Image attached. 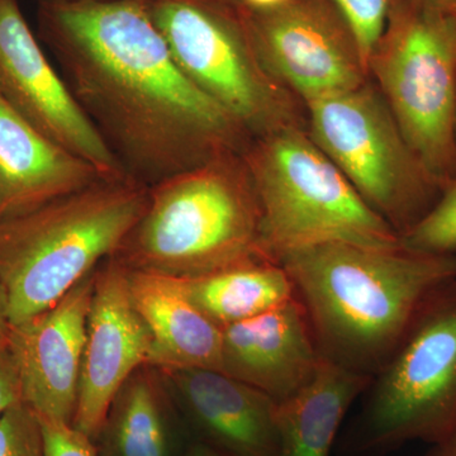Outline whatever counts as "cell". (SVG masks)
Returning a JSON list of instances; mask_svg holds the SVG:
<instances>
[{
	"label": "cell",
	"mask_w": 456,
	"mask_h": 456,
	"mask_svg": "<svg viewBox=\"0 0 456 456\" xmlns=\"http://www.w3.org/2000/svg\"><path fill=\"white\" fill-rule=\"evenodd\" d=\"M37 36L128 178L150 188L250 136L174 61L143 0L37 3Z\"/></svg>",
	"instance_id": "1"
},
{
	"label": "cell",
	"mask_w": 456,
	"mask_h": 456,
	"mask_svg": "<svg viewBox=\"0 0 456 456\" xmlns=\"http://www.w3.org/2000/svg\"><path fill=\"white\" fill-rule=\"evenodd\" d=\"M278 263L310 323L321 358L373 378L397 349L428 296L456 278V255L325 242Z\"/></svg>",
	"instance_id": "2"
},
{
	"label": "cell",
	"mask_w": 456,
	"mask_h": 456,
	"mask_svg": "<svg viewBox=\"0 0 456 456\" xmlns=\"http://www.w3.org/2000/svg\"><path fill=\"white\" fill-rule=\"evenodd\" d=\"M112 257L174 278L270 260L244 155L218 156L150 187L145 211Z\"/></svg>",
	"instance_id": "3"
},
{
	"label": "cell",
	"mask_w": 456,
	"mask_h": 456,
	"mask_svg": "<svg viewBox=\"0 0 456 456\" xmlns=\"http://www.w3.org/2000/svg\"><path fill=\"white\" fill-rule=\"evenodd\" d=\"M147 194L132 179H101L0 220V284L11 325L49 310L114 256L145 211Z\"/></svg>",
	"instance_id": "4"
},
{
	"label": "cell",
	"mask_w": 456,
	"mask_h": 456,
	"mask_svg": "<svg viewBox=\"0 0 456 456\" xmlns=\"http://www.w3.org/2000/svg\"><path fill=\"white\" fill-rule=\"evenodd\" d=\"M456 428V278L422 303L362 395L338 441L341 456H387Z\"/></svg>",
	"instance_id": "5"
},
{
	"label": "cell",
	"mask_w": 456,
	"mask_h": 456,
	"mask_svg": "<svg viewBox=\"0 0 456 456\" xmlns=\"http://www.w3.org/2000/svg\"><path fill=\"white\" fill-rule=\"evenodd\" d=\"M242 155L259 200L261 242L270 260L325 242L374 248L402 244L305 128L256 137Z\"/></svg>",
	"instance_id": "6"
},
{
	"label": "cell",
	"mask_w": 456,
	"mask_h": 456,
	"mask_svg": "<svg viewBox=\"0 0 456 456\" xmlns=\"http://www.w3.org/2000/svg\"><path fill=\"white\" fill-rule=\"evenodd\" d=\"M183 74L250 139L305 128V106L261 65L241 9L228 0H143Z\"/></svg>",
	"instance_id": "7"
},
{
	"label": "cell",
	"mask_w": 456,
	"mask_h": 456,
	"mask_svg": "<svg viewBox=\"0 0 456 456\" xmlns=\"http://www.w3.org/2000/svg\"><path fill=\"white\" fill-rule=\"evenodd\" d=\"M404 139L445 189L456 179V14L398 0L368 62Z\"/></svg>",
	"instance_id": "8"
},
{
	"label": "cell",
	"mask_w": 456,
	"mask_h": 456,
	"mask_svg": "<svg viewBox=\"0 0 456 456\" xmlns=\"http://www.w3.org/2000/svg\"><path fill=\"white\" fill-rule=\"evenodd\" d=\"M305 131L360 197L406 235L439 202L444 188L408 145L373 80L305 104Z\"/></svg>",
	"instance_id": "9"
},
{
	"label": "cell",
	"mask_w": 456,
	"mask_h": 456,
	"mask_svg": "<svg viewBox=\"0 0 456 456\" xmlns=\"http://www.w3.org/2000/svg\"><path fill=\"white\" fill-rule=\"evenodd\" d=\"M241 12L261 65L305 106L369 79L358 42L330 0H283Z\"/></svg>",
	"instance_id": "10"
},
{
	"label": "cell",
	"mask_w": 456,
	"mask_h": 456,
	"mask_svg": "<svg viewBox=\"0 0 456 456\" xmlns=\"http://www.w3.org/2000/svg\"><path fill=\"white\" fill-rule=\"evenodd\" d=\"M0 93L38 131L104 178H128L42 49L18 0H0Z\"/></svg>",
	"instance_id": "11"
},
{
	"label": "cell",
	"mask_w": 456,
	"mask_h": 456,
	"mask_svg": "<svg viewBox=\"0 0 456 456\" xmlns=\"http://www.w3.org/2000/svg\"><path fill=\"white\" fill-rule=\"evenodd\" d=\"M149 330L134 307L128 268L116 257L94 274L74 428L97 441L123 386L149 364Z\"/></svg>",
	"instance_id": "12"
},
{
	"label": "cell",
	"mask_w": 456,
	"mask_h": 456,
	"mask_svg": "<svg viewBox=\"0 0 456 456\" xmlns=\"http://www.w3.org/2000/svg\"><path fill=\"white\" fill-rule=\"evenodd\" d=\"M95 270L49 310L9 329L7 346L25 403L38 416L66 424L73 425L77 413Z\"/></svg>",
	"instance_id": "13"
},
{
	"label": "cell",
	"mask_w": 456,
	"mask_h": 456,
	"mask_svg": "<svg viewBox=\"0 0 456 456\" xmlns=\"http://www.w3.org/2000/svg\"><path fill=\"white\" fill-rule=\"evenodd\" d=\"M322 360L296 298L222 329L221 371L278 404L307 386Z\"/></svg>",
	"instance_id": "14"
},
{
	"label": "cell",
	"mask_w": 456,
	"mask_h": 456,
	"mask_svg": "<svg viewBox=\"0 0 456 456\" xmlns=\"http://www.w3.org/2000/svg\"><path fill=\"white\" fill-rule=\"evenodd\" d=\"M200 444L224 456H279L278 403L224 371H171Z\"/></svg>",
	"instance_id": "15"
},
{
	"label": "cell",
	"mask_w": 456,
	"mask_h": 456,
	"mask_svg": "<svg viewBox=\"0 0 456 456\" xmlns=\"http://www.w3.org/2000/svg\"><path fill=\"white\" fill-rule=\"evenodd\" d=\"M104 178L38 131L0 93V220L23 215Z\"/></svg>",
	"instance_id": "16"
},
{
	"label": "cell",
	"mask_w": 456,
	"mask_h": 456,
	"mask_svg": "<svg viewBox=\"0 0 456 456\" xmlns=\"http://www.w3.org/2000/svg\"><path fill=\"white\" fill-rule=\"evenodd\" d=\"M134 307L149 330V364L171 373L221 371L222 330L189 298L179 278L128 268Z\"/></svg>",
	"instance_id": "17"
},
{
	"label": "cell",
	"mask_w": 456,
	"mask_h": 456,
	"mask_svg": "<svg viewBox=\"0 0 456 456\" xmlns=\"http://www.w3.org/2000/svg\"><path fill=\"white\" fill-rule=\"evenodd\" d=\"M370 380L322 360L307 386L278 404L279 456H330L345 416Z\"/></svg>",
	"instance_id": "18"
},
{
	"label": "cell",
	"mask_w": 456,
	"mask_h": 456,
	"mask_svg": "<svg viewBox=\"0 0 456 456\" xmlns=\"http://www.w3.org/2000/svg\"><path fill=\"white\" fill-rule=\"evenodd\" d=\"M179 279L191 302L221 330L296 298L292 281L277 261H253L203 277Z\"/></svg>",
	"instance_id": "19"
},
{
	"label": "cell",
	"mask_w": 456,
	"mask_h": 456,
	"mask_svg": "<svg viewBox=\"0 0 456 456\" xmlns=\"http://www.w3.org/2000/svg\"><path fill=\"white\" fill-rule=\"evenodd\" d=\"M103 440L104 456H170L171 439L160 397L151 379L136 374L114 399Z\"/></svg>",
	"instance_id": "20"
},
{
	"label": "cell",
	"mask_w": 456,
	"mask_h": 456,
	"mask_svg": "<svg viewBox=\"0 0 456 456\" xmlns=\"http://www.w3.org/2000/svg\"><path fill=\"white\" fill-rule=\"evenodd\" d=\"M401 242L419 253L456 255V179L444 189L424 220L401 237Z\"/></svg>",
	"instance_id": "21"
},
{
	"label": "cell",
	"mask_w": 456,
	"mask_h": 456,
	"mask_svg": "<svg viewBox=\"0 0 456 456\" xmlns=\"http://www.w3.org/2000/svg\"><path fill=\"white\" fill-rule=\"evenodd\" d=\"M349 25L368 68L398 0H330Z\"/></svg>",
	"instance_id": "22"
},
{
	"label": "cell",
	"mask_w": 456,
	"mask_h": 456,
	"mask_svg": "<svg viewBox=\"0 0 456 456\" xmlns=\"http://www.w3.org/2000/svg\"><path fill=\"white\" fill-rule=\"evenodd\" d=\"M0 456H44L40 419L25 402L0 416Z\"/></svg>",
	"instance_id": "23"
},
{
	"label": "cell",
	"mask_w": 456,
	"mask_h": 456,
	"mask_svg": "<svg viewBox=\"0 0 456 456\" xmlns=\"http://www.w3.org/2000/svg\"><path fill=\"white\" fill-rule=\"evenodd\" d=\"M38 416V415H37ZM40 419L44 456H101L94 441L71 424Z\"/></svg>",
	"instance_id": "24"
},
{
	"label": "cell",
	"mask_w": 456,
	"mask_h": 456,
	"mask_svg": "<svg viewBox=\"0 0 456 456\" xmlns=\"http://www.w3.org/2000/svg\"><path fill=\"white\" fill-rule=\"evenodd\" d=\"M23 402L20 371L7 345H3L0 346V416Z\"/></svg>",
	"instance_id": "25"
},
{
	"label": "cell",
	"mask_w": 456,
	"mask_h": 456,
	"mask_svg": "<svg viewBox=\"0 0 456 456\" xmlns=\"http://www.w3.org/2000/svg\"><path fill=\"white\" fill-rule=\"evenodd\" d=\"M421 456H456V428L435 443Z\"/></svg>",
	"instance_id": "26"
},
{
	"label": "cell",
	"mask_w": 456,
	"mask_h": 456,
	"mask_svg": "<svg viewBox=\"0 0 456 456\" xmlns=\"http://www.w3.org/2000/svg\"><path fill=\"white\" fill-rule=\"evenodd\" d=\"M9 329H11V322H9L7 297L0 284V346L7 345Z\"/></svg>",
	"instance_id": "27"
},
{
	"label": "cell",
	"mask_w": 456,
	"mask_h": 456,
	"mask_svg": "<svg viewBox=\"0 0 456 456\" xmlns=\"http://www.w3.org/2000/svg\"><path fill=\"white\" fill-rule=\"evenodd\" d=\"M417 2L421 3L426 7L441 9V11H456V0H417Z\"/></svg>",
	"instance_id": "28"
},
{
	"label": "cell",
	"mask_w": 456,
	"mask_h": 456,
	"mask_svg": "<svg viewBox=\"0 0 456 456\" xmlns=\"http://www.w3.org/2000/svg\"><path fill=\"white\" fill-rule=\"evenodd\" d=\"M188 456H224L221 452H216L203 444H196L191 450H189Z\"/></svg>",
	"instance_id": "29"
},
{
	"label": "cell",
	"mask_w": 456,
	"mask_h": 456,
	"mask_svg": "<svg viewBox=\"0 0 456 456\" xmlns=\"http://www.w3.org/2000/svg\"><path fill=\"white\" fill-rule=\"evenodd\" d=\"M38 2H49V0H36ZM60 2H114V0H60Z\"/></svg>",
	"instance_id": "30"
},
{
	"label": "cell",
	"mask_w": 456,
	"mask_h": 456,
	"mask_svg": "<svg viewBox=\"0 0 456 456\" xmlns=\"http://www.w3.org/2000/svg\"><path fill=\"white\" fill-rule=\"evenodd\" d=\"M455 140H456V113H455Z\"/></svg>",
	"instance_id": "31"
},
{
	"label": "cell",
	"mask_w": 456,
	"mask_h": 456,
	"mask_svg": "<svg viewBox=\"0 0 456 456\" xmlns=\"http://www.w3.org/2000/svg\"><path fill=\"white\" fill-rule=\"evenodd\" d=\"M454 13L456 14V11L454 12Z\"/></svg>",
	"instance_id": "32"
}]
</instances>
